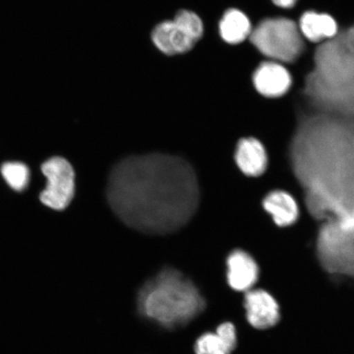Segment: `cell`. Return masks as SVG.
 <instances>
[{
  "label": "cell",
  "mask_w": 354,
  "mask_h": 354,
  "mask_svg": "<svg viewBox=\"0 0 354 354\" xmlns=\"http://www.w3.org/2000/svg\"><path fill=\"white\" fill-rule=\"evenodd\" d=\"M1 172L7 183L17 192H22L28 187L30 171L28 167L24 163L17 162L4 163L1 167Z\"/></svg>",
  "instance_id": "obj_13"
},
{
  "label": "cell",
  "mask_w": 354,
  "mask_h": 354,
  "mask_svg": "<svg viewBox=\"0 0 354 354\" xmlns=\"http://www.w3.org/2000/svg\"><path fill=\"white\" fill-rule=\"evenodd\" d=\"M234 159L238 167L247 176H262L268 166L267 149L254 137H246L239 141Z\"/></svg>",
  "instance_id": "obj_10"
},
{
  "label": "cell",
  "mask_w": 354,
  "mask_h": 354,
  "mask_svg": "<svg viewBox=\"0 0 354 354\" xmlns=\"http://www.w3.org/2000/svg\"><path fill=\"white\" fill-rule=\"evenodd\" d=\"M254 26L249 17L237 8H231L224 13L219 24V32L223 41L238 44L250 39Z\"/></svg>",
  "instance_id": "obj_12"
},
{
  "label": "cell",
  "mask_w": 354,
  "mask_h": 354,
  "mask_svg": "<svg viewBox=\"0 0 354 354\" xmlns=\"http://www.w3.org/2000/svg\"><path fill=\"white\" fill-rule=\"evenodd\" d=\"M254 90L266 100H279L293 86V77L288 66L276 61L263 60L252 76Z\"/></svg>",
  "instance_id": "obj_6"
},
{
  "label": "cell",
  "mask_w": 354,
  "mask_h": 354,
  "mask_svg": "<svg viewBox=\"0 0 354 354\" xmlns=\"http://www.w3.org/2000/svg\"><path fill=\"white\" fill-rule=\"evenodd\" d=\"M263 207L279 227H289L299 218V207L292 194L275 189L265 196Z\"/></svg>",
  "instance_id": "obj_11"
},
{
  "label": "cell",
  "mask_w": 354,
  "mask_h": 354,
  "mask_svg": "<svg viewBox=\"0 0 354 354\" xmlns=\"http://www.w3.org/2000/svg\"><path fill=\"white\" fill-rule=\"evenodd\" d=\"M216 335L223 343L230 353H232L237 347V331L233 323L225 322L216 327Z\"/></svg>",
  "instance_id": "obj_15"
},
{
  "label": "cell",
  "mask_w": 354,
  "mask_h": 354,
  "mask_svg": "<svg viewBox=\"0 0 354 354\" xmlns=\"http://www.w3.org/2000/svg\"><path fill=\"white\" fill-rule=\"evenodd\" d=\"M243 308L246 320L254 329L261 331L272 330L281 321V305L267 290L253 289L246 292Z\"/></svg>",
  "instance_id": "obj_7"
},
{
  "label": "cell",
  "mask_w": 354,
  "mask_h": 354,
  "mask_svg": "<svg viewBox=\"0 0 354 354\" xmlns=\"http://www.w3.org/2000/svg\"><path fill=\"white\" fill-rule=\"evenodd\" d=\"M297 22L304 39L313 46L330 41L340 32L338 22L326 12L313 10L304 12Z\"/></svg>",
  "instance_id": "obj_8"
},
{
  "label": "cell",
  "mask_w": 354,
  "mask_h": 354,
  "mask_svg": "<svg viewBox=\"0 0 354 354\" xmlns=\"http://www.w3.org/2000/svg\"><path fill=\"white\" fill-rule=\"evenodd\" d=\"M274 7L278 10L287 12L293 10L297 6L299 0H270Z\"/></svg>",
  "instance_id": "obj_16"
},
{
  "label": "cell",
  "mask_w": 354,
  "mask_h": 354,
  "mask_svg": "<svg viewBox=\"0 0 354 354\" xmlns=\"http://www.w3.org/2000/svg\"><path fill=\"white\" fill-rule=\"evenodd\" d=\"M111 209L122 223L148 234H167L188 224L199 205L194 168L183 158L165 153L133 155L111 171Z\"/></svg>",
  "instance_id": "obj_1"
},
{
  "label": "cell",
  "mask_w": 354,
  "mask_h": 354,
  "mask_svg": "<svg viewBox=\"0 0 354 354\" xmlns=\"http://www.w3.org/2000/svg\"><path fill=\"white\" fill-rule=\"evenodd\" d=\"M203 34V21L196 12L180 10L174 19L158 24L152 39L159 50L167 55L185 54L192 50Z\"/></svg>",
  "instance_id": "obj_4"
},
{
  "label": "cell",
  "mask_w": 354,
  "mask_h": 354,
  "mask_svg": "<svg viewBox=\"0 0 354 354\" xmlns=\"http://www.w3.org/2000/svg\"><path fill=\"white\" fill-rule=\"evenodd\" d=\"M250 41L266 59L286 66L295 64L308 47L298 22L285 16L261 19L254 26Z\"/></svg>",
  "instance_id": "obj_3"
},
{
  "label": "cell",
  "mask_w": 354,
  "mask_h": 354,
  "mask_svg": "<svg viewBox=\"0 0 354 354\" xmlns=\"http://www.w3.org/2000/svg\"><path fill=\"white\" fill-rule=\"evenodd\" d=\"M196 354H231L216 333L207 332L197 339L194 344Z\"/></svg>",
  "instance_id": "obj_14"
},
{
  "label": "cell",
  "mask_w": 354,
  "mask_h": 354,
  "mask_svg": "<svg viewBox=\"0 0 354 354\" xmlns=\"http://www.w3.org/2000/svg\"><path fill=\"white\" fill-rule=\"evenodd\" d=\"M42 172L47 179L46 188L41 194L44 205L55 210L68 206L74 196L75 172L66 159L52 158L42 165Z\"/></svg>",
  "instance_id": "obj_5"
},
{
  "label": "cell",
  "mask_w": 354,
  "mask_h": 354,
  "mask_svg": "<svg viewBox=\"0 0 354 354\" xmlns=\"http://www.w3.org/2000/svg\"><path fill=\"white\" fill-rule=\"evenodd\" d=\"M227 282L237 292L253 290L259 277L258 263L250 254L241 250L232 252L227 260Z\"/></svg>",
  "instance_id": "obj_9"
},
{
  "label": "cell",
  "mask_w": 354,
  "mask_h": 354,
  "mask_svg": "<svg viewBox=\"0 0 354 354\" xmlns=\"http://www.w3.org/2000/svg\"><path fill=\"white\" fill-rule=\"evenodd\" d=\"M137 304L141 315L167 330L187 326L206 308L194 282L172 268H163L145 283Z\"/></svg>",
  "instance_id": "obj_2"
}]
</instances>
